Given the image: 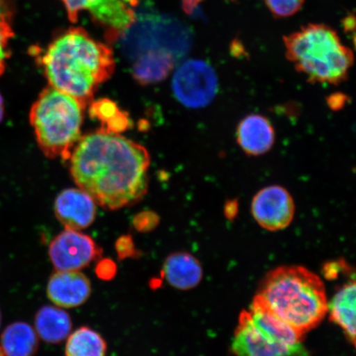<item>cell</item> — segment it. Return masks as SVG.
Segmentation results:
<instances>
[{
	"mask_svg": "<svg viewBox=\"0 0 356 356\" xmlns=\"http://www.w3.org/2000/svg\"><path fill=\"white\" fill-rule=\"evenodd\" d=\"M70 159L79 188L106 210L131 206L147 193L149 152L119 134L99 131L81 137Z\"/></svg>",
	"mask_w": 356,
	"mask_h": 356,
	"instance_id": "cell-1",
	"label": "cell"
},
{
	"mask_svg": "<svg viewBox=\"0 0 356 356\" xmlns=\"http://www.w3.org/2000/svg\"><path fill=\"white\" fill-rule=\"evenodd\" d=\"M39 62L49 86L74 97L83 106L90 104L115 66L113 50L79 28L57 35Z\"/></svg>",
	"mask_w": 356,
	"mask_h": 356,
	"instance_id": "cell-2",
	"label": "cell"
},
{
	"mask_svg": "<svg viewBox=\"0 0 356 356\" xmlns=\"http://www.w3.org/2000/svg\"><path fill=\"white\" fill-rule=\"evenodd\" d=\"M257 296L302 336L321 323L328 312L323 280L302 266H280L270 271Z\"/></svg>",
	"mask_w": 356,
	"mask_h": 356,
	"instance_id": "cell-3",
	"label": "cell"
},
{
	"mask_svg": "<svg viewBox=\"0 0 356 356\" xmlns=\"http://www.w3.org/2000/svg\"><path fill=\"white\" fill-rule=\"evenodd\" d=\"M287 59L312 83H343L354 63V55L331 26L310 24L284 35Z\"/></svg>",
	"mask_w": 356,
	"mask_h": 356,
	"instance_id": "cell-4",
	"label": "cell"
},
{
	"mask_svg": "<svg viewBox=\"0 0 356 356\" xmlns=\"http://www.w3.org/2000/svg\"><path fill=\"white\" fill-rule=\"evenodd\" d=\"M83 106L51 86L40 93L30 111V122L47 157L68 160L81 139Z\"/></svg>",
	"mask_w": 356,
	"mask_h": 356,
	"instance_id": "cell-5",
	"label": "cell"
},
{
	"mask_svg": "<svg viewBox=\"0 0 356 356\" xmlns=\"http://www.w3.org/2000/svg\"><path fill=\"white\" fill-rule=\"evenodd\" d=\"M119 33L120 47L132 61L151 52H166L177 60L186 54L191 42V33L181 22L149 10L134 13L131 25Z\"/></svg>",
	"mask_w": 356,
	"mask_h": 356,
	"instance_id": "cell-6",
	"label": "cell"
},
{
	"mask_svg": "<svg viewBox=\"0 0 356 356\" xmlns=\"http://www.w3.org/2000/svg\"><path fill=\"white\" fill-rule=\"evenodd\" d=\"M172 87L176 99L182 105L202 108L215 99L219 82L216 71L207 61L188 60L175 71Z\"/></svg>",
	"mask_w": 356,
	"mask_h": 356,
	"instance_id": "cell-7",
	"label": "cell"
},
{
	"mask_svg": "<svg viewBox=\"0 0 356 356\" xmlns=\"http://www.w3.org/2000/svg\"><path fill=\"white\" fill-rule=\"evenodd\" d=\"M236 356H309L304 348H293L282 343L253 321L248 310L239 316L232 341Z\"/></svg>",
	"mask_w": 356,
	"mask_h": 356,
	"instance_id": "cell-8",
	"label": "cell"
},
{
	"mask_svg": "<svg viewBox=\"0 0 356 356\" xmlns=\"http://www.w3.org/2000/svg\"><path fill=\"white\" fill-rule=\"evenodd\" d=\"M102 249L90 236L65 229L52 240L49 257L56 270H80L101 259Z\"/></svg>",
	"mask_w": 356,
	"mask_h": 356,
	"instance_id": "cell-9",
	"label": "cell"
},
{
	"mask_svg": "<svg viewBox=\"0 0 356 356\" xmlns=\"http://www.w3.org/2000/svg\"><path fill=\"white\" fill-rule=\"evenodd\" d=\"M251 211L262 228L278 231L291 224L295 217L296 204L287 189L273 185L257 191L252 200Z\"/></svg>",
	"mask_w": 356,
	"mask_h": 356,
	"instance_id": "cell-10",
	"label": "cell"
},
{
	"mask_svg": "<svg viewBox=\"0 0 356 356\" xmlns=\"http://www.w3.org/2000/svg\"><path fill=\"white\" fill-rule=\"evenodd\" d=\"M71 22H76L79 13L88 11L102 24L115 32H122L131 25L134 13L122 0H62Z\"/></svg>",
	"mask_w": 356,
	"mask_h": 356,
	"instance_id": "cell-11",
	"label": "cell"
},
{
	"mask_svg": "<svg viewBox=\"0 0 356 356\" xmlns=\"http://www.w3.org/2000/svg\"><path fill=\"white\" fill-rule=\"evenodd\" d=\"M55 215L66 229L82 230L95 220L96 202L81 189H66L58 195Z\"/></svg>",
	"mask_w": 356,
	"mask_h": 356,
	"instance_id": "cell-12",
	"label": "cell"
},
{
	"mask_svg": "<svg viewBox=\"0 0 356 356\" xmlns=\"http://www.w3.org/2000/svg\"><path fill=\"white\" fill-rule=\"evenodd\" d=\"M49 299L61 308L82 305L91 296L90 280L79 270H56L47 284Z\"/></svg>",
	"mask_w": 356,
	"mask_h": 356,
	"instance_id": "cell-13",
	"label": "cell"
},
{
	"mask_svg": "<svg viewBox=\"0 0 356 356\" xmlns=\"http://www.w3.org/2000/svg\"><path fill=\"white\" fill-rule=\"evenodd\" d=\"M236 139L245 154L257 157L273 148L275 131L273 123L265 115L249 114L239 122Z\"/></svg>",
	"mask_w": 356,
	"mask_h": 356,
	"instance_id": "cell-14",
	"label": "cell"
},
{
	"mask_svg": "<svg viewBox=\"0 0 356 356\" xmlns=\"http://www.w3.org/2000/svg\"><path fill=\"white\" fill-rule=\"evenodd\" d=\"M203 277L200 261L188 252H175L164 261L162 277L172 287L188 291L198 286Z\"/></svg>",
	"mask_w": 356,
	"mask_h": 356,
	"instance_id": "cell-15",
	"label": "cell"
},
{
	"mask_svg": "<svg viewBox=\"0 0 356 356\" xmlns=\"http://www.w3.org/2000/svg\"><path fill=\"white\" fill-rule=\"evenodd\" d=\"M72 320L67 312L46 305L35 314V332L44 341L58 344L65 341L72 331Z\"/></svg>",
	"mask_w": 356,
	"mask_h": 356,
	"instance_id": "cell-16",
	"label": "cell"
},
{
	"mask_svg": "<svg viewBox=\"0 0 356 356\" xmlns=\"http://www.w3.org/2000/svg\"><path fill=\"white\" fill-rule=\"evenodd\" d=\"M355 282L344 284L333 296L327 311L331 321L344 331L351 344L355 343Z\"/></svg>",
	"mask_w": 356,
	"mask_h": 356,
	"instance_id": "cell-17",
	"label": "cell"
},
{
	"mask_svg": "<svg viewBox=\"0 0 356 356\" xmlns=\"http://www.w3.org/2000/svg\"><path fill=\"white\" fill-rule=\"evenodd\" d=\"M134 79L141 84L162 81L172 72L176 59L166 52H151L137 57L133 61Z\"/></svg>",
	"mask_w": 356,
	"mask_h": 356,
	"instance_id": "cell-18",
	"label": "cell"
},
{
	"mask_svg": "<svg viewBox=\"0 0 356 356\" xmlns=\"http://www.w3.org/2000/svg\"><path fill=\"white\" fill-rule=\"evenodd\" d=\"M0 348L4 356H34L38 350V334L28 323H12L2 333Z\"/></svg>",
	"mask_w": 356,
	"mask_h": 356,
	"instance_id": "cell-19",
	"label": "cell"
},
{
	"mask_svg": "<svg viewBox=\"0 0 356 356\" xmlns=\"http://www.w3.org/2000/svg\"><path fill=\"white\" fill-rule=\"evenodd\" d=\"M108 346L99 332L88 327L70 334L65 356H106Z\"/></svg>",
	"mask_w": 356,
	"mask_h": 356,
	"instance_id": "cell-20",
	"label": "cell"
},
{
	"mask_svg": "<svg viewBox=\"0 0 356 356\" xmlns=\"http://www.w3.org/2000/svg\"><path fill=\"white\" fill-rule=\"evenodd\" d=\"M89 113L93 119L101 124L102 131L119 134L127 131L130 127V120L113 101L102 99L91 102Z\"/></svg>",
	"mask_w": 356,
	"mask_h": 356,
	"instance_id": "cell-21",
	"label": "cell"
},
{
	"mask_svg": "<svg viewBox=\"0 0 356 356\" xmlns=\"http://www.w3.org/2000/svg\"><path fill=\"white\" fill-rule=\"evenodd\" d=\"M305 0H264L266 6L275 17H287L301 10Z\"/></svg>",
	"mask_w": 356,
	"mask_h": 356,
	"instance_id": "cell-22",
	"label": "cell"
},
{
	"mask_svg": "<svg viewBox=\"0 0 356 356\" xmlns=\"http://www.w3.org/2000/svg\"><path fill=\"white\" fill-rule=\"evenodd\" d=\"M13 37L11 24H0V75L6 68V63L10 57V41Z\"/></svg>",
	"mask_w": 356,
	"mask_h": 356,
	"instance_id": "cell-23",
	"label": "cell"
},
{
	"mask_svg": "<svg viewBox=\"0 0 356 356\" xmlns=\"http://www.w3.org/2000/svg\"><path fill=\"white\" fill-rule=\"evenodd\" d=\"M115 248L119 260L121 261L140 256V252L136 248L131 235L121 236L115 242Z\"/></svg>",
	"mask_w": 356,
	"mask_h": 356,
	"instance_id": "cell-24",
	"label": "cell"
},
{
	"mask_svg": "<svg viewBox=\"0 0 356 356\" xmlns=\"http://www.w3.org/2000/svg\"><path fill=\"white\" fill-rule=\"evenodd\" d=\"M133 222L138 232H149L159 225V217L153 212H143L136 216Z\"/></svg>",
	"mask_w": 356,
	"mask_h": 356,
	"instance_id": "cell-25",
	"label": "cell"
},
{
	"mask_svg": "<svg viewBox=\"0 0 356 356\" xmlns=\"http://www.w3.org/2000/svg\"><path fill=\"white\" fill-rule=\"evenodd\" d=\"M95 273L97 277L102 280H111L117 275L118 267L113 260L105 258V259H101L97 264Z\"/></svg>",
	"mask_w": 356,
	"mask_h": 356,
	"instance_id": "cell-26",
	"label": "cell"
},
{
	"mask_svg": "<svg viewBox=\"0 0 356 356\" xmlns=\"http://www.w3.org/2000/svg\"><path fill=\"white\" fill-rule=\"evenodd\" d=\"M13 15L12 0H0V24H11Z\"/></svg>",
	"mask_w": 356,
	"mask_h": 356,
	"instance_id": "cell-27",
	"label": "cell"
},
{
	"mask_svg": "<svg viewBox=\"0 0 356 356\" xmlns=\"http://www.w3.org/2000/svg\"><path fill=\"white\" fill-rule=\"evenodd\" d=\"M348 97L341 92L333 93L327 99V105L333 111H339L344 108L348 102Z\"/></svg>",
	"mask_w": 356,
	"mask_h": 356,
	"instance_id": "cell-28",
	"label": "cell"
},
{
	"mask_svg": "<svg viewBox=\"0 0 356 356\" xmlns=\"http://www.w3.org/2000/svg\"><path fill=\"white\" fill-rule=\"evenodd\" d=\"M238 211V203L236 200H230L225 203V213L229 220H233L237 216Z\"/></svg>",
	"mask_w": 356,
	"mask_h": 356,
	"instance_id": "cell-29",
	"label": "cell"
},
{
	"mask_svg": "<svg viewBox=\"0 0 356 356\" xmlns=\"http://www.w3.org/2000/svg\"><path fill=\"white\" fill-rule=\"evenodd\" d=\"M203 0H181L182 7L186 13H193Z\"/></svg>",
	"mask_w": 356,
	"mask_h": 356,
	"instance_id": "cell-30",
	"label": "cell"
},
{
	"mask_svg": "<svg viewBox=\"0 0 356 356\" xmlns=\"http://www.w3.org/2000/svg\"><path fill=\"white\" fill-rule=\"evenodd\" d=\"M344 29L346 33H353L355 35V17L349 15L343 20Z\"/></svg>",
	"mask_w": 356,
	"mask_h": 356,
	"instance_id": "cell-31",
	"label": "cell"
},
{
	"mask_svg": "<svg viewBox=\"0 0 356 356\" xmlns=\"http://www.w3.org/2000/svg\"><path fill=\"white\" fill-rule=\"evenodd\" d=\"M3 117V102L1 95H0V121Z\"/></svg>",
	"mask_w": 356,
	"mask_h": 356,
	"instance_id": "cell-32",
	"label": "cell"
},
{
	"mask_svg": "<svg viewBox=\"0 0 356 356\" xmlns=\"http://www.w3.org/2000/svg\"><path fill=\"white\" fill-rule=\"evenodd\" d=\"M0 356H4L1 348H0Z\"/></svg>",
	"mask_w": 356,
	"mask_h": 356,
	"instance_id": "cell-33",
	"label": "cell"
},
{
	"mask_svg": "<svg viewBox=\"0 0 356 356\" xmlns=\"http://www.w3.org/2000/svg\"><path fill=\"white\" fill-rule=\"evenodd\" d=\"M0 325H1V314H0Z\"/></svg>",
	"mask_w": 356,
	"mask_h": 356,
	"instance_id": "cell-34",
	"label": "cell"
}]
</instances>
